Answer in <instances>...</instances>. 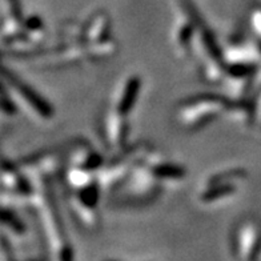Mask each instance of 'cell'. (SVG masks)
Returning a JSON list of instances; mask_svg holds the SVG:
<instances>
[{"label": "cell", "mask_w": 261, "mask_h": 261, "mask_svg": "<svg viewBox=\"0 0 261 261\" xmlns=\"http://www.w3.org/2000/svg\"><path fill=\"white\" fill-rule=\"evenodd\" d=\"M31 180L35 184V192L28 200L27 206L32 211L40 229L45 251L48 252L49 257L55 260H71L73 257V249L56 204L52 180Z\"/></svg>", "instance_id": "obj_1"}, {"label": "cell", "mask_w": 261, "mask_h": 261, "mask_svg": "<svg viewBox=\"0 0 261 261\" xmlns=\"http://www.w3.org/2000/svg\"><path fill=\"white\" fill-rule=\"evenodd\" d=\"M160 158L155 149H152L127 179L117 189H115L112 197L115 206L124 208H140L152 204L160 197L163 188L167 184L162 173Z\"/></svg>", "instance_id": "obj_2"}, {"label": "cell", "mask_w": 261, "mask_h": 261, "mask_svg": "<svg viewBox=\"0 0 261 261\" xmlns=\"http://www.w3.org/2000/svg\"><path fill=\"white\" fill-rule=\"evenodd\" d=\"M232 97L221 93H197L181 100L175 110V120L187 132L205 128L220 116L227 115Z\"/></svg>", "instance_id": "obj_3"}, {"label": "cell", "mask_w": 261, "mask_h": 261, "mask_svg": "<svg viewBox=\"0 0 261 261\" xmlns=\"http://www.w3.org/2000/svg\"><path fill=\"white\" fill-rule=\"evenodd\" d=\"M152 149L153 147L151 143L139 141L136 144L125 148L119 155L114 156V159L110 163H106L103 169L97 173L101 189L106 192H114Z\"/></svg>", "instance_id": "obj_4"}, {"label": "cell", "mask_w": 261, "mask_h": 261, "mask_svg": "<svg viewBox=\"0 0 261 261\" xmlns=\"http://www.w3.org/2000/svg\"><path fill=\"white\" fill-rule=\"evenodd\" d=\"M2 84L10 91L17 106L20 104L35 120L49 121L55 117V110L48 100L7 67L2 68Z\"/></svg>", "instance_id": "obj_5"}, {"label": "cell", "mask_w": 261, "mask_h": 261, "mask_svg": "<svg viewBox=\"0 0 261 261\" xmlns=\"http://www.w3.org/2000/svg\"><path fill=\"white\" fill-rule=\"evenodd\" d=\"M179 16L171 30V45L176 55L186 60L193 55L197 36V15L200 11L192 0H176Z\"/></svg>", "instance_id": "obj_6"}, {"label": "cell", "mask_w": 261, "mask_h": 261, "mask_svg": "<svg viewBox=\"0 0 261 261\" xmlns=\"http://www.w3.org/2000/svg\"><path fill=\"white\" fill-rule=\"evenodd\" d=\"M248 172L241 167L220 169L208 176L197 192L201 205H212L232 197L237 193V182L247 179Z\"/></svg>", "instance_id": "obj_7"}, {"label": "cell", "mask_w": 261, "mask_h": 261, "mask_svg": "<svg viewBox=\"0 0 261 261\" xmlns=\"http://www.w3.org/2000/svg\"><path fill=\"white\" fill-rule=\"evenodd\" d=\"M230 252L236 260H257L261 254V224L247 217L237 221L230 233Z\"/></svg>", "instance_id": "obj_8"}, {"label": "cell", "mask_w": 261, "mask_h": 261, "mask_svg": "<svg viewBox=\"0 0 261 261\" xmlns=\"http://www.w3.org/2000/svg\"><path fill=\"white\" fill-rule=\"evenodd\" d=\"M99 130L104 147L111 155H119L128 147L130 130L128 116L120 114L112 106L108 107L100 116Z\"/></svg>", "instance_id": "obj_9"}, {"label": "cell", "mask_w": 261, "mask_h": 261, "mask_svg": "<svg viewBox=\"0 0 261 261\" xmlns=\"http://www.w3.org/2000/svg\"><path fill=\"white\" fill-rule=\"evenodd\" d=\"M143 80L139 75H129L121 82L119 88L114 95V100L111 106L120 114L129 116L132 110L138 103V97L140 95Z\"/></svg>", "instance_id": "obj_10"}, {"label": "cell", "mask_w": 261, "mask_h": 261, "mask_svg": "<svg viewBox=\"0 0 261 261\" xmlns=\"http://www.w3.org/2000/svg\"><path fill=\"white\" fill-rule=\"evenodd\" d=\"M112 21L108 12L100 10L93 12L82 28V43H100L112 38Z\"/></svg>", "instance_id": "obj_11"}, {"label": "cell", "mask_w": 261, "mask_h": 261, "mask_svg": "<svg viewBox=\"0 0 261 261\" xmlns=\"http://www.w3.org/2000/svg\"><path fill=\"white\" fill-rule=\"evenodd\" d=\"M2 224H3V230L8 232L12 237L16 239H23L27 234V225L21 220L20 216L17 215L14 210V205L10 204H3L2 210Z\"/></svg>", "instance_id": "obj_12"}, {"label": "cell", "mask_w": 261, "mask_h": 261, "mask_svg": "<svg viewBox=\"0 0 261 261\" xmlns=\"http://www.w3.org/2000/svg\"><path fill=\"white\" fill-rule=\"evenodd\" d=\"M2 90H3L2 91V111L6 115H8V116H14L17 112L19 106L16 104V101H15V99L10 93V91L3 84H2Z\"/></svg>", "instance_id": "obj_13"}, {"label": "cell", "mask_w": 261, "mask_h": 261, "mask_svg": "<svg viewBox=\"0 0 261 261\" xmlns=\"http://www.w3.org/2000/svg\"><path fill=\"white\" fill-rule=\"evenodd\" d=\"M4 3H6V12L3 14V16L14 17L16 20L24 21L25 16L23 15V10H21L19 0H4Z\"/></svg>", "instance_id": "obj_14"}, {"label": "cell", "mask_w": 261, "mask_h": 261, "mask_svg": "<svg viewBox=\"0 0 261 261\" xmlns=\"http://www.w3.org/2000/svg\"><path fill=\"white\" fill-rule=\"evenodd\" d=\"M253 99V125L252 128L261 132V90L252 95Z\"/></svg>", "instance_id": "obj_15"}, {"label": "cell", "mask_w": 261, "mask_h": 261, "mask_svg": "<svg viewBox=\"0 0 261 261\" xmlns=\"http://www.w3.org/2000/svg\"><path fill=\"white\" fill-rule=\"evenodd\" d=\"M14 252H12V247L11 243H8L7 234H2V260H14Z\"/></svg>", "instance_id": "obj_16"}]
</instances>
